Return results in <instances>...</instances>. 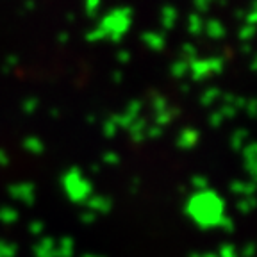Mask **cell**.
<instances>
[{"label": "cell", "instance_id": "6da1fadb", "mask_svg": "<svg viewBox=\"0 0 257 257\" xmlns=\"http://www.w3.org/2000/svg\"><path fill=\"white\" fill-rule=\"evenodd\" d=\"M186 213L200 229H214L225 216V202L218 193L205 189L195 191L186 204Z\"/></svg>", "mask_w": 257, "mask_h": 257}, {"label": "cell", "instance_id": "7a4b0ae2", "mask_svg": "<svg viewBox=\"0 0 257 257\" xmlns=\"http://www.w3.org/2000/svg\"><path fill=\"white\" fill-rule=\"evenodd\" d=\"M189 73H191L193 80H204L211 75V70H209V63L207 59H202V57H197V59L189 61Z\"/></svg>", "mask_w": 257, "mask_h": 257}, {"label": "cell", "instance_id": "3957f363", "mask_svg": "<svg viewBox=\"0 0 257 257\" xmlns=\"http://www.w3.org/2000/svg\"><path fill=\"white\" fill-rule=\"evenodd\" d=\"M230 191L234 195H237L239 198L243 197H253V193L257 191V182L250 181V182H243V181H234L230 184Z\"/></svg>", "mask_w": 257, "mask_h": 257}, {"label": "cell", "instance_id": "277c9868", "mask_svg": "<svg viewBox=\"0 0 257 257\" xmlns=\"http://www.w3.org/2000/svg\"><path fill=\"white\" fill-rule=\"evenodd\" d=\"M200 141V133L197 128H184L179 136V147L181 149H193Z\"/></svg>", "mask_w": 257, "mask_h": 257}, {"label": "cell", "instance_id": "5b68a950", "mask_svg": "<svg viewBox=\"0 0 257 257\" xmlns=\"http://www.w3.org/2000/svg\"><path fill=\"white\" fill-rule=\"evenodd\" d=\"M204 31L209 38L213 40H221L225 36V25L221 24L220 20H209L207 24L204 25Z\"/></svg>", "mask_w": 257, "mask_h": 257}, {"label": "cell", "instance_id": "8992f818", "mask_svg": "<svg viewBox=\"0 0 257 257\" xmlns=\"http://www.w3.org/2000/svg\"><path fill=\"white\" fill-rule=\"evenodd\" d=\"M246 143H248V133H246L245 128L234 131L232 136H230V147H232L234 150H241Z\"/></svg>", "mask_w": 257, "mask_h": 257}, {"label": "cell", "instance_id": "52a82bcc", "mask_svg": "<svg viewBox=\"0 0 257 257\" xmlns=\"http://www.w3.org/2000/svg\"><path fill=\"white\" fill-rule=\"evenodd\" d=\"M204 25L205 22L202 20V15H198V13H193V15H189L188 18V29L191 34H200V32H204Z\"/></svg>", "mask_w": 257, "mask_h": 257}, {"label": "cell", "instance_id": "ba28073f", "mask_svg": "<svg viewBox=\"0 0 257 257\" xmlns=\"http://www.w3.org/2000/svg\"><path fill=\"white\" fill-rule=\"evenodd\" d=\"M143 40L154 50H161V48L165 47V38L157 34V32H147V34H143Z\"/></svg>", "mask_w": 257, "mask_h": 257}, {"label": "cell", "instance_id": "9c48e42d", "mask_svg": "<svg viewBox=\"0 0 257 257\" xmlns=\"http://www.w3.org/2000/svg\"><path fill=\"white\" fill-rule=\"evenodd\" d=\"M236 207H237V211H239V213L248 214L257 207V198L255 197H243V198H239V200H237Z\"/></svg>", "mask_w": 257, "mask_h": 257}, {"label": "cell", "instance_id": "30bf717a", "mask_svg": "<svg viewBox=\"0 0 257 257\" xmlns=\"http://www.w3.org/2000/svg\"><path fill=\"white\" fill-rule=\"evenodd\" d=\"M161 20H163V27L166 29V31H170V29H173V25H175L177 22V11L175 8H165L163 9V16H161Z\"/></svg>", "mask_w": 257, "mask_h": 257}, {"label": "cell", "instance_id": "8fae6325", "mask_svg": "<svg viewBox=\"0 0 257 257\" xmlns=\"http://www.w3.org/2000/svg\"><path fill=\"white\" fill-rule=\"evenodd\" d=\"M221 98V91L218 88H209V89H205L204 93H202V96H200V102L204 105H213L216 100H220Z\"/></svg>", "mask_w": 257, "mask_h": 257}, {"label": "cell", "instance_id": "7c38bea8", "mask_svg": "<svg viewBox=\"0 0 257 257\" xmlns=\"http://www.w3.org/2000/svg\"><path fill=\"white\" fill-rule=\"evenodd\" d=\"M186 73H189V63L184 59H179L172 64V75L181 79V77H186Z\"/></svg>", "mask_w": 257, "mask_h": 257}, {"label": "cell", "instance_id": "4fadbf2b", "mask_svg": "<svg viewBox=\"0 0 257 257\" xmlns=\"http://www.w3.org/2000/svg\"><path fill=\"white\" fill-rule=\"evenodd\" d=\"M243 159L245 161H257V141H248V143L241 149Z\"/></svg>", "mask_w": 257, "mask_h": 257}, {"label": "cell", "instance_id": "5bb4252c", "mask_svg": "<svg viewBox=\"0 0 257 257\" xmlns=\"http://www.w3.org/2000/svg\"><path fill=\"white\" fill-rule=\"evenodd\" d=\"M207 63H209V70H211V75H214V73L218 75V73L223 72V66H225L223 57H209Z\"/></svg>", "mask_w": 257, "mask_h": 257}, {"label": "cell", "instance_id": "9a60e30c", "mask_svg": "<svg viewBox=\"0 0 257 257\" xmlns=\"http://www.w3.org/2000/svg\"><path fill=\"white\" fill-rule=\"evenodd\" d=\"M191 186L195 188V191H205L209 189V181L205 175H195L191 179Z\"/></svg>", "mask_w": 257, "mask_h": 257}, {"label": "cell", "instance_id": "2e32d148", "mask_svg": "<svg viewBox=\"0 0 257 257\" xmlns=\"http://www.w3.org/2000/svg\"><path fill=\"white\" fill-rule=\"evenodd\" d=\"M216 257H239V252H237V248L232 243H225V245H221Z\"/></svg>", "mask_w": 257, "mask_h": 257}, {"label": "cell", "instance_id": "e0dca14e", "mask_svg": "<svg viewBox=\"0 0 257 257\" xmlns=\"http://www.w3.org/2000/svg\"><path fill=\"white\" fill-rule=\"evenodd\" d=\"M255 32H257V27L245 25V27H241V31H239V40L243 41V43H248V41L255 36Z\"/></svg>", "mask_w": 257, "mask_h": 257}, {"label": "cell", "instance_id": "ac0fdd59", "mask_svg": "<svg viewBox=\"0 0 257 257\" xmlns=\"http://www.w3.org/2000/svg\"><path fill=\"white\" fill-rule=\"evenodd\" d=\"M182 52H184V61H193V59H197L198 57V52H197V48L193 47V45H189V43H186L184 45V48H182Z\"/></svg>", "mask_w": 257, "mask_h": 257}, {"label": "cell", "instance_id": "d6986e66", "mask_svg": "<svg viewBox=\"0 0 257 257\" xmlns=\"http://www.w3.org/2000/svg\"><path fill=\"white\" fill-rule=\"evenodd\" d=\"M218 229H221L223 232H232L234 230V220L229 216H223L218 223Z\"/></svg>", "mask_w": 257, "mask_h": 257}, {"label": "cell", "instance_id": "ffe728a7", "mask_svg": "<svg viewBox=\"0 0 257 257\" xmlns=\"http://www.w3.org/2000/svg\"><path fill=\"white\" fill-rule=\"evenodd\" d=\"M218 111H220V114L223 116V120H225V118H234V116H236V112H237L236 109H234L232 105H229V104H223L220 109H218Z\"/></svg>", "mask_w": 257, "mask_h": 257}, {"label": "cell", "instance_id": "44dd1931", "mask_svg": "<svg viewBox=\"0 0 257 257\" xmlns=\"http://www.w3.org/2000/svg\"><path fill=\"white\" fill-rule=\"evenodd\" d=\"M241 255H243V257H257V245H255V243H246V245L243 246V252H241Z\"/></svg>", "mask_w": 257, "mask_h": 257}, {"label": "cell", "instance_id": "7402d4cb", "mask_svg": "<svg viewBox=\"0 0 257 257\" xmlns=\"http://www.w3.org/2000/svg\"><path fill=\"white\" fill-rule=\"evenodd\" d=\"M221 123H223V116L220 114V111L211 112V116H209V125H211V127H214V128H218Z\"/></svg>", "mask_w": 257, "mask_h": 257}, {"label": "cell", "instance_id": "603a6c76", "mask_svg": "<svg viewBox=\"0 0 257 257\" xmlns=\"http://www.w3.org/2000/svg\"><path fill=\"white\" fill-rule=\"evenodd\" d=\"M245 109H246V114L250 118H255L257 116V98H252L245 104Z\"/></svg>", "mask_w": 257, "mask_h": 257}, {"label": "cell", "instance_id": "cb8c5ba5", "mask_svg": "<svg viewBox=\"0 0 257 257\" xmlns=\"http://www.w3.org/2000/svg\"><path fill=\"white\" fill-rule=\"evenodd\" d=\"M177 112H179L177 109H173V111H163L159 116V121L161 123H168V121H172L177 116Z\"/></svg>", "mask_w": 257, "mask_h": 257}, {"label": "cell", "instance_id": "d4e9b609", "mask_svg": "<svg viewBox=\"0 0 257 257\" xmlns=\"http://www.w3.org/2000/svg\"><path fill=\"white\" fill-rule=\"evenodd\" d=\"M195 8H197L198 15H200V13H207L209 8H211V4H209L207 0H195Z\"/></svg>", "mask_w": 257, "mask_h": 257}, {"label": "cell", "instance_id": "484cf974", "mask_svg": "<svg viewBox=\"0 0 257 257\" xmlns=\"http://www.w3.org/2000/svg\"><path fill=\"white\" fill-rule=\"evenodd\" d=\"M246 25H252V27H257V11H250L248 15H245Z\"/></svg>", "mask_w": 257, "mask_h": 257}, {"label": "cell", "instance_id": "4316f807", "mask_svg": "<svg viewBox=\"0 0 257 257\" xmlns=\"http://www.w3.org/2000/svg\"><path fill=\"white\" fill-rule=\"evenodd\" d=\"M154 105H156V107H159V109H165L166 107V100L163 98V96H159V98H156Z\"/></svg>", "mask_w": 257, "mask_h": 257}, {"label": "cell", "instance_id": "83f0119b", "mask_svg": "<svg viewBox=\"0 0 257 257\" xmlns=\"http://www.w3.org/2000/svg\"><path fill=\"white\" fill-rule=\"evenodd\" d=\"M191 257H216V253H193Z\"/></svg>", "mask_w": 257, "mask_h": 257}, {"label": "cell", "instance_id": "f1b7e54d", "mask_svg": "<svg viewBox=\"0 0 257 257\" xmlns=\"http://www.w3.org/2000/svg\"><path fill=\"white\" fill-rule=\"evenodd\" d=\"M252 70H255L257 72V56L253 57V61H252Z\"/></svg>", "mask_w": 257, "mask_h": 257}, {"label": "cell", "instance_id": "f546056e", "mask_svg": "<svg viewBox=\"0 0 257 257\" xmlns=\"http://www.w3.org/2000/svg\"><path fill=\"white\" fill-rule=\"evenodd\" d=\"M252 11H257V0H253L252 2Z\"/></svg>", "mask_w": 257, "mask_h": 257}, {"label": "cell", "instance_id": "4dcf8cb0", "mask_svg": "<svg viewBox=\"0 0 257 257\" xmlns=\"http://www.w3.org/2000/svg\"><path fill=\"white\" fill-rule=\"evenodd\" d=\"M207 2H209V4H213V2H214V0H207Z\"/></svg>", "mask_w": 257, "mask_h": 257}]
</instances>
